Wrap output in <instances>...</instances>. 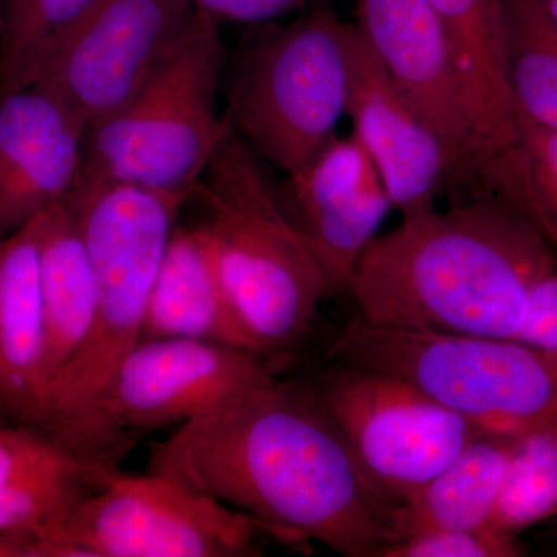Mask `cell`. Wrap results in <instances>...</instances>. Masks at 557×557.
<instances>
[{
	"mask_svg": "<svg viewBox=\"0 0 557 557\" xmlns=\"http://www.w3.org/2000/svg\"><path fill=\"white\" fill-rule=\"evenodd\" d=\"M518 135L475 170L487 193L512 205L557 255V132L516 113Z\"/></svg>",
	"mask_w": 557,
	"mask_h": 557,
	"instance_id": "cell-21",
	"label": "cell"
},
{
	"mask_svg": "<svg viewBox=\"0 0 557 557\" xmlns=\"http://www.w3.org/2000/svg\"><path fill=\"white\" fill-rule=\"evenodd\" d=\"M519 434L483 431L417 493L391 509L394 541L491 527Z\"/></svg>",
	"mask_w": 557,
	"mask_h": 557,
	"instance_id": "cell-19",
	"label": "cell"
},
{
	"mask_svg": "<svg viewBox=\"0 0 557 557\" xmlns=\"http://www.w3.org/2000/svg\"><path fill=\"white\" fill-rule=\"evenodd\" d=\"M262 536L273 534L188 483L116 469L79 505L44 557H251L260 555Z\"/></svg>",
	"mask_w": 557,
	"mask_h": 557,
	"instance_id": "cell-9",
	"label": "cell"
},
{
	"mask_svg": "<svg viewBox=\"0 0 557 557\" xmlns=\"http://www.w3.org/2000/svg\"><path fill=\"white\" fill-rule=\"evenodd\" d=\"M194 10L190 0H98L38 81L94 126L145 86L182 38Z\"/></svg>",
	"mask_w": 557,
	"mask_h": 557,
	"instance_id": "cell-11",
	"label": "cell"
},
{
	"mask_svg": "<svg viewBox=\"0 0 557 557\" xmlns=\"http://www.w3.org/2000/svg\"><path fill=\"white\" fill-rule=\"evenodd\" d=\"M98 0H0V94L42 76L69 33Z\"/></svg>",
	"mask_w": 557,
	"mask_h": 557,
	"instance_id": "cell-23",
	"label": "cell"
},
{
	"mask_svg": "<svg viewBox=\"0 0 557 557\" xmlns=\"http://www.w3.org/2000/svg\"><path fill=\"white\" fill-rule=\"evenodd\" d=\"M39 236L40 215L0 239V413L13 423L44 428Z\"/></svg>",
	"mask_w": 557,
	"mask_h": 557,
	"instance_id": "cell-16",
	"label": "cell"
},
{
	"mask_svg": "<svg viewBox=\"0 0 557 557\" xmlns=\"http://www.w3.org/2000/svg\"><path fill=\"white\" fill-rule=\"evenodd\" d=\"M332 362L314 392L362 479L388 509L417 493L485 431L410 381Z\"/></svg>",
	"mask_w": 557,
	"mask_h": 557,
	"instance_id": "cell-8",
	"label": "cell"
},
{
	"mask_svg": "<svg viewBox=\"0 0 557 557\" xmlns=\"http://www.w3.org/2000/svg\"><path fill=\"white\" fill-rule=\"evenodd\" d=\"M39 278L49 394L86 343L98 300L89 249L67 200L40 215Z\"/></svg>",
	"mask_w": 557,
	"mask_h": 557,
	"instance_id": "cell-20",
	"label": "cell"
},
{
	"mask_svg": "<svg viewBox=\"0 0 557 557\" xmlns=\"http://www.w3.org/2000/svg\"><path fill=\"white\" fill-rule=\"evenodd\" d=\"M556 260L518 209L486 193L401 219L366 249L347 293L368 324L516 338Z\"/></svg>",
	"mask_w": 557,
	"mask_h": 557,
	"instance_id": "cell-2",
	"label": "cell"
},
{
	"mask_svg": "<svg viewBox=\"0 0 557 557\" xmlns=\"http://www.w3.org/2000/svg\"><path fill=\"white\" fill-rule=\"evenodd\" d=\"M86 121L42 83L0 94V239L69 199Z\"/></svg>",
	"mask_w": 557,
	"mask_h": 557,
	"instance_id": "cell-13",
	"label": "cell"
},
{
	"mask_svg": "<svg viewBox=\"0 0 557 557\" xmlns=\"http://www.w3.org/2000/svg\"><path fill=\"white\" fill-rule=\"evenodd\" d=\"M516 339L557 355V260L531 289Z\"/></svg>",
	"mask_w": 557,
	"mask_h": 557,
	"instance_id": "cell-26",
	"label": "cell"
},
{
	"mask_svg": "<svg viewBox=\"0 0 557 557\" xmlns=\"http://www.w3.org/2000/svg\"><path fill=\"white\" fill-rule=\"evenodd\" d=\"M346 116L351 134L375 163L392 207L401 219L435 209L456 175L448 149L416 106L398 89L355 27Z\"/></svg>",
	"mask_w": 557,
	"mask_h": 557,
	"instance_id": "cell-15",
	"label": "cell"
},
{
	"mask_svg": "<svg viewBox=\"0 0 557 557\" xmlns=\"http://www.w3.org/2000/svg\"><path fill=\"white\" fill-rule=\"evenodd\" d=\"M527 549L519 536L493 527L478 530H445L398 539L381 549L379 557H518Z\"/></svg>",
	"mask_w": 557,
	"mask_h": 557,
	"instance_id": "cell-25",
	"label": "cell"
},
{
	"mask_svg": "<svg viewBox=\"0 0 557 557\" xmlns=\"http://www.w3.org/2000/svg\"><path fill=\"white\" fill-rule=\"evenodd\" d=\"M285 177V208L321 263L330 292H347L359 259L394 208L375 163L350 132Z\"/></svg>",
	"mask_w": 557,
	"mask_h": 557,
	"instance_id": "cell-12",
	"label": "cell"
},
{
	"mask_svg": "<svg viewBox=\"0 0 557 557\" xmlns=\"http://www.w3.org/2000/svg\"><path fill=\"white\" fill-rule=\"evenodd\" d=\"M557 516V412L519 434L491 527L519 536Z\"/></svg>",
	"mask_w": 557,
	"mask_h": 557,
	"instance_id": "cell-24",
	"label": "cell"
},
{
	"mask_svg": "<svg viewBox=\"0 0 557 557\" xmlns=\"http://www.w3.org/2000/svg\"><path fill=\"white\" fill-rule=\"evenodd\" d=\"M448 33L472 139V170L515 141L504 58L505 0H428Z\"/></svg>",
	"mask_w": 557,
	"mask_h": 557,
	"instance_id": "cell-18",
	"label": "cell"
},
{
	"mask_svg": "<svg viewBox=\"0 0 557 557\" xmlns=\"http://www.w3.org/2000/svg\"><path fill=\"white\" fill-rule=\"evenodd\" d=\"M171 475L251 516L274 539L379 557L394 542L376 498L313 386L271 376L150 448Z\"/></svg>",
	"mask_w": 557,
	"mask_h": 557,
	"instance_id": "cell-1",
	"label": "cell"
},
{
	"mask_svg": "<svg viewBox=\"0 0 557 557\" xmlns=\"http://www.w3.org/2000/svg\"><path fill=\"white\" fill-rule=\"evenodd\" d=\"M330 361L410 381L485 431H523L557 412V355L516 338L384 327L359 318Z\"/></svg>",
	"mask_w": 557,
	"mask_h": 557,
	"instance_id": "cell-6",
	"label": "cell"
},
{
	"mask_svg": "<svg viewBox=\"0 0 557 557\" xmlns=\"http://www.w3.org/2000/svg\"><path fill=\"white\" fill-rule=\"evenodd\" d=\"M143 338L207 341L263 357L231 302L199 223L177 225L172 233L150 292Z\"/></svg>",
	"mask_w": 557,
	"mask_h": 557,
	"instance_id": "cell-17",
	"label": "cell"
},
{
	"mask_svg": "<svg viewBox=\"0 0 557 557\" xmlns=\"http://www.w3.org/2000/svg\"><path fill=\"white\" fill-rule=\"evenodd\" d=\"M214 21L269 22L309 5L313 0H190Z\"/></svg>",
	"mask_w": 557,
	"mask_h": 557,
	"instance_id": "cell-27",
	"label": "cell"
},
{
	"mask_svg": "<svg viewBox=\"0 0 557 557\" xmlns=\"http://www.w3.org/2000/svg\"><path fill=\"white\" fill-rule=\"evenodd\" d=\"M7 418L2 416V413H0V426H2V424H5L7 423Z\"/></svg>",
	"mask_w": 557,
	"mask_h": 557,
	"instance_id": "cell-29",
	"label": "cell"
},
{
	"mask_svg": "<svg viewBox=\"0 0 557 557\" xmlns=\"http://www.w3.org/2000/svg\"><path fill=\"white\" fill-rule=\"evenodd\" d=\"M504 58L516 113L557 132V25L539 0H505Z\"/></svg>",
	"mask_w": 557,
	"mask_h": 557,
	"instance_id": "cell-22",
	"label": "cell"
},
{
	"mask_svg": "<svg viewBox=\"0 0 557 557\" xmlns=\"http://www.w3.org/2000/svg\"><path fill=\"white\" fill-rule=\"evenodd\" d=\"M188 201L89 178H79L67 199L97 276V311L86 343L47 394L44 429L109 467L119 468L120 460L102 432V399L120 362L143 338L150 292Z\"/></svg>",
	"mask_w": 557,
	"mask_h": 557,
	"instance_id": "cell-3",
	"label": "cell"
},
{
	"mask_svg": "<svg viewBox=\"0 0 557 557\" xmlns=\"http://www.w3.org/2000/svg\"><path fill=\"white\" fill-rule=\"evenodd\" d=\"M222 69L219 22L196 9L145 86L89 127L79 178L127 183L190 200L233 127L218 109Z\"/></svg>",
	"mask_w": 557,
	"mask_h": 557,
	"instance_id": "cell-5",
	"label": "cell"
},
{
	"mask_svg": "<svg viewBox=\"0 0 557 557\" xmlns=\"http://www.w3.org/2000/svg\"><path fill=\"white\" fill-rule=\"evenodd\" d=\"M269 166L231 127L189 200L203 208L220 277L265 358L298 346L332 295Z\"/></svg>",
	"mask_w": 557,
	"mask_h": 557,
	"instance_id": "cell-4",
	"label": "cell"
},
{
	"mask_svg": "<svg viewBox=\"0 0 557 557\" xmlns=\"http://www.w3.org/2000/svg\"><path fill=\"white\" fill-rule=\"evenodd\" d=\"M539 3H541L542 9L547 11L548 16L557 25V0H539Z\"/></svg>",
	"mask_w": 557,
	"mask_h": 557,
	"instance_id": "cell-28",
	"label": "cell"
},
{
	"mask_svg": "<svg viewBox=\"0 0 557 557\" xmlns=\"http://www.w3.org/2000/svg\"><path fill=\"white\" fill-rule=\"evenodd\" d=\"M355 27L399 90L437 132L456 174L471 172L472 139L448 33L428 0H355Z\"/></svg>",
	"mask_w": 557,
	"mask_h": 557,
	"instance_id": "cell-14",
	"label": "cell"
},
{
	"mask_svg": "<svg viewBox=\"0 0 557 557\" xmlns=\"http://www.w3.org/2000/svg\"><path fill=\"white\" fill-rule=\"evenodd\" d=\"M354 24L314 9L260 36L242 58L230 91L231 126L285 175L336 137L346 115Z\"/></svg>",
	"mask_w": 557,
	"mask_h": 557,
	"instance_id": "cell-7",
	"label": "cell"
},
{
	"mask_svg": "<svg viewBox=\"0 0 557 557\" xmlns=\"http://www.w3.org/2000/svg\"><path fill=\"white\" fill-rule=\"evenodd\" d=\"M271 376L251 351L188 338H143L113 373L101 424L113 456L137 434L189 423L228 405Z\"/></svg>",
	"mask_w": 557,
	"mask_h": 557,
	"instance_id": "cell-10",
	"label": "cell"
}]
</instances>
